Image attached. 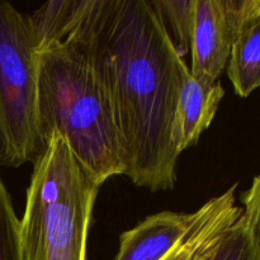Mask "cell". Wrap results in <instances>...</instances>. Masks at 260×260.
<instances>
[{"instance_id": "1", "label": "cell", "mask_w": 260, "mask_h": 260, "mask_svg": "<svg viewBox=\"0 0 260 260\" xmlns=\"http://www.w3.org/2000/svg\"><path fill=\"white\" fill-rule=\"evenodd\" d=\"M62 42L88 57L103 85L123 145L126 173L151 192L174 188L180 154L173 141L189 68L147 0H79Z\"/></svg>"}, {"instance_id": "2", "label": "cell", "mask_w": 260, "mask_h": 260, "mask_svg": "<svg viewBox=\"0 0 260 260\" xmlns=\"http://www.w3.org/2000/svg\"><path fill=\"white\" fill-rule=\"evenodd\" d=\"M38 114L47 144L57 134L76 159L106 182L126 173L123 145L103 85L88 57L69 42L37 53Z\"/></svg>"}, {"instance_id": "3", "label": "cell", "mask_w": 260, "mask_h": 260, "mask_svg": "<svg viewBox=\"0 0 260 260\" xmlns=\"http://www.w3.org/2000/svg\"><path fill=\"white\" fill-rule=\"evenodd\" d=\"M103 180L55 134L33 162L19 220L20 260H86L94 203Z\"/></svg>"}, {"instance_id": "4", "label": "cell", "mask_w": 260, "mask_h": 260, "mask_svg": "<svg viewBox=\"0 0 260 260\" xmlns=\"http://www.w3.org/2000/svg\"><path fill=\"white\" fill-rule=\"evenodd\" d=\"M46 147L38 114V58L27 17L0 2V165L35 162Z\"/></svg>"}, {"instance_id": "5", "label": "cell", "mask_w": 260, "mask_h": 260, "mask_svg": "<svg viewBox=\"0 0 260 260\" xmlns=\"http://www.w3.org/2000/svg\"><path fill=\"white\" fill-rule=\"evenodd\" d=\"M260 15V0H197L190 47V74L205 81H218L234 42Z\"/></svg>"}, {"instance_id": "6", "label": "cell", "mask_w": 260, "mask_h": 260, "mask_svg": "<svg viewBox=\"0 0 260 260\" xmlns=\"http://www.w3.org/2000/svg\"><path fill=\"white\" fill-rule=\"evenodd\" d=\"M196 217L197 211H165L149 216L119 236V249L114 260H162L184 238Z\"/></svg>"}, {"instance_id": "7", "label": "cell", "mask_w": 260, "mask_h": 260, "mask_svg": "<svg viewBox=\"0 0 260 260\" xmlns=\"http://www.w3.org/2000/svg\"><path fill=\"white\" fill-rule=\"evenodd\" d=\"M225 95L220 81H205L188 73L180 90L175 113L173 141L179 154L197 145L201 135L211 126Z\"/></svg>"}, {"instance_id": "8", "label": "cell", "mask_w": 260, "mask_h": 260, "mask_svg": "<svg viewBox=\"0 0 260 260\" xmlns=\"http://www.w3.org/2000/svg\"><path fill=\"white\" fill-rule=\"evenodd\" d=\"M238 184L197 210V217L184 238L162 260H200L221 234L236 222L243 210L236 205Z\"/></svg>"}, {"instance_id": "9", "label": "cell", "mask_w": 260, "mask_h": 260, "mask_svg": "<svg viewBox=\"0 0 260 260\" xmlns=\"http://www.w3.org/2000/svg\"><path fill=\"white\" fill-rule=\"evenodd\" d=\"M226 71L234 90L241 98L260 89V15L235 40Z\"/></svg>"}, {"instance_id": "10", "label": "cell", "mask_w": 260, "mask_h": 260, "mask_svg": "<svg viewBox=\"0 0 260 260\" xmlns=\"http://www.w3.org/2000/svg\"><path fill=\"white\" fill-rule=\"evenodd\" d=\"M79 0L47 2L28 15L30 37L36 53L62 42L73 27Z\"/></svg>"}, {"instance_id": "11", "label": "cell", "mask_w": 260, "mask_h": 260, "mask_svg": "<svg viewBox=\"0 0 260 260\" xmlns=\"http://www.w3.org/2000/svg\"><path fill=\"white\" fill-rule=\"evenodd\" d=\"M151 3L164 22L175 50L183 58L192 47L197 0H157Z\"/></svg>"}, {"instance_id": "12", "label": "cell", "mask_w": 260, "mask_h": 260, "mask_svg": "<svg viewBox=\"0 0 260 260\" xmlns=\"http://www.w3.org/2000/svg\"><path fill=\"white\" fill-rule=\"evenodd\" d=\"M200 260H260V248L240 217L221 234Z\"/></svg>"}, {"instance_id": "13", "label": "cell", "mask_w": 260, "mask_h": 260, "mask_svg": "<svg viewBox=\"0 0 260 260\" xmlns=\"http://www.w3.org/2000/svg\"><path fill=\"white\" fill-rule=\"evenodd\" d=\"M0 260H20L19 220L0 177Z\"/></svg>"}, {"instance_id": "14", "label": "cell", "mask_w": 260, "mask_h": 260, "mask_svg": "<svg viewBox=\"0 0 260 260\" xmlns=\"http://www.w3.org/2000/svg\"><path fill=\"white\" fill-rule=\"evenodd\" d=\"M241 218L251 231L260 248V173L254 177L250 187L241 194Z\"/></svg>"}]
</instances>
